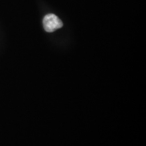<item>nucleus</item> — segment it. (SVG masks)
<instances>
[{"mask_svg":"<svg viewBox=\"0 0 146 146\" xmlns=\"http://www.w3.org/2000/svg\"><path fill=\"white\" fill-rule=\"evenodd\" d=\"M43 25L45 31L48 33L54 32L63 26L62 22L60 21V18L53 14H47L45 16Z\"/></svg>","mask_w":146,"mask_h":146,"instance_id":"f257e3e1","label":"nucleus"}]
</instances>
